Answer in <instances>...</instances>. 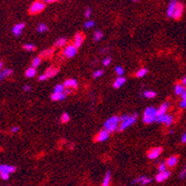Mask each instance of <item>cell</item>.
<instances>
[{"instance_id":"cell-55","label":"cell","mask_w":186,"mask_h":186,"mask_svg":"<svg viewBox=\"0 0 186 186\" xmlns=\"http://www.w3.org/2000/svg\"><path fill=\"white\" fill-rule=\"evenodd\" d=\"M173 133H174V130H173V129H170V130H169V134H170V135H172Z\"/></svg>"},{"instance_id":"cell-53","label":"cell","mask_w":186,"mask_h":186,"mask_svg":"<svg viewBox=\"0 0 186 186\" xmlns=\"http://www.w3.org/2000/svg\"><path fill=\"white\" fill-rule=\"evenodd\" d=\"M4 78H5V76H4L3 74H2V71H0V81L3 80Z\"/></svg>"},{"instance_id":"cell-14","label":"cell","mask_w":186,"mask_h":186,"mask_svg":"<svg viewBox=\"0 0 186 186\" xmlns=\"http://www.w3.org/2000/svg\"><path fill=\"white\" fill-rule=\"evenodd\" d=\"M182 13H183V4L181 3H178L177 7H176V9L174 11V14H173V19L175 20H179L181 16H182Z\"/></svg>"},{"instance_id":"cell-54","label":"cell","mask_w":186,"mask_h":186,"mask_svg":"<svg viewBox=\"0 0 186 186\" xmlns=\"http://www.w3.org/2000/svg\"><path fill=\"white\" fill-rule=\"evenodd\" d=\"M2 69H3V63H2L1 60H0V71H1Z\"/></svg>"},{"instance_id":"cell-1","label":"cell","mask_w":186,"mask_h":186,"mask_svg":"<svg viewBox=\"0 0 186 186\" xmlns=\"http://www.w3.org/2000/svg\"><path fill=\"white\" fill-rule=\"evenodd\" d=\"M119 124H120V118L117 115H114L110 118H108L105 122H104V125L103 128L104 129H106L109 133H113L115 132L116 129H118L119 127Z\"/></svg>"},{"instance_id":"cell-27","label":"cell","mask_w":186,"mask_h":186,"mask_svg":"<svg viewBox=\"0 0 186 186\" xmlns=\"http://www.w3.org/2000/svg\"><path fill=\"white\" fill-rule=\"evenodd\" d=\"M143 96L147 99H153L157 96V92H154L153 90H145L143 91Z\"/></svg>"},{"instance_id":"cell-36","label":"cell","mask_w":186,"mask_h":186,"mask_svg":"<svg viewBox=\"0 0 186 186\" xmlns=\"http://www.w3.org/2000/svg\"><path fill=\"white\" fill-rule=\"evenodd\" d=\"M124 73H125V71H124L123 67H121V66H116L115 67V74L118 76H122L124 74Z\"/></svg>"},{"instance_id":"cell-33","label":"cell","mask_w":186,"mask_h":186,"mask_svg":"<svg viewBox=\"0 0 186 186\" xmlns=\"http://www.w3.org/2000/svg\"><path fill=\"white\" fill-rule=\"evenodd\" d=\"M64 89H65V87H64V84H59L54 88V92H56V93H64Z\"/></svg>"},{"instance_id":"cell-21","label":"cell","mask_w":186,"mask_h":186,"mask_svg":"<svg viewBox=\"0 0 186 186\" xmlns=\"http://www.w3.org/2000/svg\"><path fill=\"white\" fill-rule=\"evenodd\" d=\"M125 83H126V78L122 75V76H118V77H117V78L115 79V81L114 82V85H113V86H114L115 88H121Z\"/></svg>"},{"instance_id":"cell-4","label":"cell","mask_w":186,"mask_h":186,"mask_svg":"<svg viewBox=\"0 0 186 186\" xmlns=\"http://www.w3.org/2000/svg\"><path fill=\"white\" fill-rule=\"evenodd\" d=\"M137 116H138L137 114H133L131 115H129L127 119L121 121L120 124H119V127H118V131H123V130H125L126 129H128L129 127L132 126L137 120Z\"/></svg>"},{"instance_id":"cell-45","label":"cell","mask_w":186,"mask_h":186,"mask_svg":"<svg viewBox=\"0 0 186 186\" xmlns=\"http://www.w3.org/2000/svg\"><path fill=\"white\" fill-rule=\"evenodd\" d=\"M46 79H49V78H48V76H46L45 74H41V75L38 77V80H39V81H45V80H46Z\"/></svg>"},{"instance_id":"cell-18","label":"cell","mask_w":186,"mask_h":186,"mask_svg":"<svg viewBox=\"0 0 186 186\" xmlns=\"http://www.w3.org/2000/svg\"><path fill=\"white\" fill-rule=\"evenodd\" d=\"M58 72H59V68L54 67V66H51V67H50L49 69H46L44 74H45L46 76H48V78H50V77L55 76V75L58 74Z\"/></svg>"},{"instance_id":"cell-44","label":"cell","mask_w":186,"mask_h":186,"mask_svg":"<svg viewBox=\"0 0 186 186\" xmlns=\"http://www.w3.org/2000/svg\"><path fill=\"white\" fill-rule=\"evenodd\" d=\"M180 107L181 108V109H185L186 108V98L181 99V101L180 102Z\"/></svg>"},{"instance_id":"cell-7","label":"cell","mask_w":186,"mask_h":186,"mask_svg":"<svg viewBox=\"0 0 186 186\" xmlns=\"http://www.w3.org/2000/svg\"><path fill=\"white\" fill-rule=\"evenodd\" d=\"M178 3H179L178 0H169L168 6H167V16L168 18H172L173 17V14H174V11L176 9V7H177Z\"/></svg>"},{"instance_id":"cell-3","label":"cell","mask_w":186,"mask_h":186,"mask_svg":"<svg viewBox=\"0 0 186 186\" xmlns=\"http://www.w3.org/2000/svg\"><path fill=\"white\" fill-rule=\"evenodd\" d=\"M46 8V3L42 0H37V1H35L31 4L30 8H29V13L32 15H36L38 13H41Z\"/></svg>"},{"instance_id":"cell-11","label":"cell","mask_w":186,"mask_h":186,"mask_svg":"<svg viewBox=\"0 0 186 186\" xmlns=\"http://www.w3.org/2000/svg\"><path fill=\"white\" fill-rule=\"evenodd\" d=\"M170 176V171L169 170H164V171H160L158 172V174L156 176V181L157 182H163L166 180H167V178H169Z\"/></svg>"},{"instance_id":"cell-8","label":"cell","mask_w":186,"mask_h":186,"mask_svg":"<svg viewBox=\"0 0 186 186\" xmlns=\"http://www.w3.org/2000/svg\"><path fill=\"white\" fill-rule=\"evenodd\" d=\"M163 149L162 147H154L153 149H151L148 153H147V156H148V158L151 159V160H153V159H157L160 154L162 153Z\"/></svg>"},{"instance_id":"cell-23","label":"cell","mask_w":186,"mask_h":186,"mask_svg":"<svg viewBox=\"0 0 186 186\" xmlns=\"http://www.w3.org/2000/svg\"><path fill=\"white\" fill-rule=\"evenodd\" d=\"M54 54V50L53 49H48V50H45L40 53L41 58H45V59H50L53 56Z\"/></svg>"},{"instance_id":"cell-47","label":"cell","mask_w":186,"mask_h":186,"mask_svg":"<svg viewBox=\"0 0 186 186\" xmlns=\"http://www.w3.org/2000/svg\"><path fill=\"white\" fill-rule=\"evenodd\" d=\"M72 92H73V89H72V88H65L64 93L65 95H69V94H71Z\"/></svg>"},{"instance_id":"cell-38","label":"cell","mask_w":186,"mask_h":186,"mask_svg":"<svg viewBox=\"0 0 186 186\" xmlns=\"http://www.w3.org/2000/svg\"><path fill=\"white\" fill-rule=\"evenodd\" d=\"M85 28H87V29H89V28H92L93 26L95 25V22H93V21H91V20H88V21H87L86 22H85Z\"/></svg>"},{"instance_id":"cell-24","label":"cell","mask_w":186,"mask_h":186,"mask_svg":"<svg viewBox=\"0 0 186 186\" xmlns=\"http://www.w3.org/2000/svg\"><path fill=\"white\" fill-rule=\"evenodd\" d=\"M36 68H35V67H30V68H28L27 70H26V72H25V76L26 77H28V78H32V77H34V76H36Z\"/></svg>"},{"instance_id":"cell-34","label":"cell","mask_w":186,"mask_h":186,"mask_svg":"<svg viewBox=\"0 0 186 186\" xmlns=\"http://www.w3.org/2000/svg\"><path fill=\"white\" fill-rule=\"evenodd\" d=\"M60 121L63 122V123H67L70 121V115L67 114V113H64L63 115H61L60 117Z\"/></svg>"},{"instance_id":"cell-19","label":"cell","mask_w":186,"mask_h":186,"mask_svg":"<svg viewBox=\"0 0 186 186\" xmlns=\"http://www.w3.org/2000/svg\"><path fill=\"white\" fill-rule=\"evenodd\" d=\"M178 160H179V157L177 156H171L169 158H167V160L166 161L167 166L169 167H175L177 165Z\"/></svg>"},{"instance_id":"cell-31","label":"cell","mask_w":186,"mask_h":186,"mask_svg":"<svg viewBox=\"0 0 186 186\" xmlns=\"http://www.w3.org/2000/svg\"><path fill=\"white\" fill-rule=\"evenodd\" d=\"M23 49L26 51H34L36 50V46L34 44H31V43H27L23 45Z\"/></svg>"},{"instance_id":"cell-43","label":"cell","mask_w":186,"mask_h":186,"mask_svg":"<svg viewBox=\"0 0 186 186\" xmlns=\"http://www.w3.org/2000/svg\"><path fill=\"white\" fill-rule=\"evenodd\" d=\"M0 176H1V178L5 181L9 180V173H7V172H0Z\"/></svg>"},{"instance_id":"cell-35","label":"cell","mask_w":186,"mask_h":186,"mask_svg":"<svg viewBox=\"0 0 186 186\" xmlns=\"http://www.w3.org/2000/svg\"><path fill=\"white\" fill-rule=\"evenodd\" d=\"M2 74L5 76V78H6V77H9L13 74V71L11 69H9V68H7V69H4L2 71Z\"/></svg>"},{"instance_id":"cell-6","label":"cell","mask_w":186,"mask_h":186,"mask_svg":"<svg viewBox=\"0 0 186 186\" xmlns=\"http://www.w3.org/2000/svg\"><path fill=\"white\" fill-rule=\"evenodd\" d=\"M77 52V48L74 44H68L64 46V56L65 58H73Z\"/></svg>"},{"instance_id":"cell-12","label":"cell","mask_w":186,"mask_h":186,"mask_svg":"<svg viewBox=\"0 0 186 186\" xmlns=\"http://www.w3.org/2000/svg\"><path fill=\"white\" fill-rule=\"evenodd\" d=\"M84 39H85V36L82 33H77L75 34L74 36V45L76 46L77 49L80 48L82 46L83 42H84Z\"/></svg>"},{"instance_id":"cell-32","label":"cell","mask_w":186,"mask_h":186,"mask_svg":"<svg viewBox=\"0 0 186 186\" xmlns=\"http://www.w3.org/2000/svg\"><path fill=\"white\" fill-rule=\"evenodd\" d=\"M103 36V34L101 32L100 30H96L95 33H94V36H93V39H94L95 41H100Z\"/></svg>"},{"instance_id":"cell-10","label":"cell","mask_w":186,"mask_h":186,"mask_svg":"<svg viewBox=\"0 0 186 186\" xmlns=\"http://www.w3.org/2000/svg\"><path fill=\"white\" fill-rule=\"evenodd\" d=\"M25 27V23L23 22H20V23H17L15 24L12 28V33L15 36H20L22 33V31Z\"/></svg>"},{"instance_id":"cell-22","label":"cell","mask_w":186,"mask_h":186,"mask_svg":"<svg viewBox=\"0 0 186 186\" xmlns=\"http://www.w3.org/2000/svg\"><path fill=\"white\" fill-rule=\"evenodd\" d=\"M185 90V86L182 85L181 83H177L174 87V92L176 95H179V96H181L182 93L184 92Z\"/></svg>"},{"instance_id":"cell-25","label":"cell","mask_w":186,"mask_h":186,"mask_svg":"<svg viewBox=\"0 0 186 186\" xmlns=\"http://www.w3.org/2000/svg\"><path fill=\"white\" fill-rule=\"evenodd\" d=\"M66 43H67L66 38L60 37V38H59V39L56 40V42L54 43V46H56V48H63V46H66Z\"/></svg>"},{"instance_id":"cell-56","label":"cell","mask_w":186,"mask_h":186,"mask_svg":"<svg viewBox=\"0 0 186 186\" xmlns=\"http://www.w3.org/2000/svg\"><path fill=\"white\" fill-rule=\"evenodd\" d=\"M132 1H137V0H132Z\"/></svg>"},{"instance_id":"cell-16","label":"cell","mask_w":186,"mask_h":186,"mask_svg":"<svg viewBox=\"0 0 186 186\" xmlns=\"http://www.w3.org/2000/svg\"><path fill=\"white\" fill-rule=\"evenodd\" d=\"M152 181V180L146 176H141V177H138L136 178L132 183H140V184H142V185H146V184H149L150 182Z\"/></svg>"},{"instance_id":"cell-51","label":"cell","mask_w":186,"mask_h":186,"mask_svg":"<svg viewBox=\"0 0 186 186\" xmlns=\"http://www.w3.org/2000/svg\"><path fill=\"white\" fill-rule=\"evenodd\" d=\"M129 115H124L120 116V117H119V118H120V122L123 121V120H125V119H127V118L129 117Z\"/></svg>"},{"instance_id":"cell-37","label":"cell","mask_w":186,"mask_h":186,"mask_svg":"<svg viewBox=\"0 0 186 186\" xmlns=\"http://www.w3.org/2000/svg\"><path fill=\"white\" fill-rule=\"evenodd\" d=\"M102 74H103V70H96V71H94L92 75H93V77H95V78H99V77H101Z\"/></svg>"},{"instance_id":"cell-26","label":"cell","mask_w":186,"mask_h":186,"mask_svg":"<svg viewBox=\"0 0 186 186\" xmlns=\"http://www.w3.org/2000/svg\"><path fill=\"white\" fill-rule=\"evenodd\" d=\"M110 182H111V172L108 171V172L105 174V177H104V179H103V181H102V186H109V185H110Z\"/></svg>"},{"instance_id":"cell-29","label":"cell","mask_w":186,"mask_h":186,"mask_svg":"<svg viewBox=\"0 0 186 186\" xmlns=\"http://www.w3.org/2000/svg\"><path fill=\"white\" fill-rule=\"evenodd\" d=\"M37 32L38 33H40V34H42V33H45V32H46V31H49V27L46 26L45 23H40V24H38V26H37Z\"/></svg>"},{"instance_id":"cell-52","label":"cell","mask_w":186,"mask_h":186,"mask_svg":"<svg viewBox=\"0 0 186 186\" xmlns=\"http://www.w3.org/2000/svg\"><path fill=\"white\" fill-rule=\"evenodd\" d=\"M181 83L182 85H184V86H186V75H185V76L183 77V78L181 79Z\"/></svg>"},{"instance_id":"cell-13","label":"cell","mask_w":186,"mask_h":186,"mask_svg":"<svg viewBox=\"0 0 186 186\" xmlns=\"http://www.w3.org/2000/svg\"><path fill=\"white\" fill-rule=\"evenodd\" d=\"M64 87L65 88H72V89H75L78 88V81H77L76 79H67L64 81Z\"/></svg>"},{"instance_id":"cell-17","label":"cell","mask_w":186,"mask_h":186,"mask_svg":"<svg viewBox=\"0 0 186 186\" xmlns=\"http://www.w3.org/2000/svg\"><path fill=\"white\" fill-rule=\"evenodd\" d=\"M16 167L9 165H0V172H7V173H13Z\"/></svg>"},{"instance_id":"cell-46","label":"cell","mask_w":186,"mask_h":186,"mask_svg":"<svg viewBox=\"0 0 186 186\" xmlns=\"http://www.w3.org/2000/svg\"><path fill=\"white\" fill-rule=\"evenodd\" d=\"M19 130H20V128H19L18 126H15V127L11 128V129H10V131H11L12 133H16V132H18Z\"/></svg>"},{"instance_id":"cell-42","label":"cell","mask_w":186,"mask_h":186,"mask_svg":"<svg viewBox=\"0 0 186 186\" xmlns=\"http://www.w3.org/2000/svg\"><path fill=\"white\" fill-rule=\"evenodd\" d=\"M91 9L90 8H88V9H86V10H85V17L86 18H90V16H91Z\"/></svg>"},{"instance_id":"cell-50","label":"cell","mask_w":186,"mask_h":186,"mask_svg":"<svg viewBox=\"0 0 186 186\" xmlns=\"http://www.w3.org/2000/svg\"><path fill=\"white\" fill-rule=\"evenodd\" d=\"M42 1H44V2L46 4V3H53V2H57V1H60V0H42Z\"/></svg>"},{"instance_id":"cell-9","label":"cell","mask_w":186,"mask_h":186,"mask_svg":"<svg viewBox=\"0 0 186 186\" xmlns=\"http://www.w3.org/2000/svg\"><path fill=\"white\" fill-rule=\"evenodd\" d=\"M109 132H108L106 129H103V130H101L95 137V142L97 143H103L105 141H107L108 138H109Z\"/></svg>"},{"instance_id":"cell-30","label":"cell","mask_w":186,"mask_h":186,"mask_svg":"<svg viewBox=\"0 0 186 186\" xmlns=\"http://www.w3.org/2000/svg\"><path fill=\"white\" fill-rule=\"evenodd\" d=\"M41 61H42V58L41 57H35L32 60V66L36 68L41 64Z\"/></svg>"},{"instance_id":"cell-49","label":"cell","mask_w":186,"mask_h":186,"mask_svg":"<svg viewBox=\"0 0 186 186\" xmlns=\"http://www.w3.org/2000/svg\"><path fill=\"white\" fill-rule=\"evenodd\" d=\"M181 143H186V131L183 133V135L181 136Z\"/></svg>"},{"instance_id":"cell-41","label":"cell","mask_w":186,"mask_h":186,"mask_svg":"<svg viewBox=\"0 0 186 186\" xmlns=\"http://www.w3.org/2000/svg\"><path fill=\"white\" fill-rule=\"evenodd\" d=\"M185 177H186V164L184 165L182 170H181V173H180V178H181V179H184Z\"/></svg>"},{"instance_id":"cell-28","label":"cell","mask_w":186,"mask_h":186,"mask_svg":"<svg viewBox=\"0 0 186 186\" xmlns=\"http://www.w3.org/2000/svg\"><path fill=\"white\" fill-rule=\"evenodd\" d=\"M147 73H148V70H147L146 68H142V69H140V70L137 71L136 76L139 77V78H142V77H143V76L146 75Z\"/></svg>"},{"instance_id":"cell-20","label":"cell","mask_w":186,"mask_h":186,"mask_svg":"<svg viewBox=\"0 0 186 186\" xmlns=\"http://www.w3.org/2000/svg\"><path fill=\"white\" fill-rule=\"evenodd\" d=\"M66 95L64 93H56V92H53L51 96H50V99L54 102H58V101H64L65 99Z\"/></svg>"},{"instance_id":"cell-15","label":"cell","mask_w":186,"mask_h":186,"mask_svg":"<svg viewBox=\"0 0 186 186\" xmlns=\"http://www.w3.org/2000/svg\"><path fill=\"white\" fill-rule=\"evenodd\" d=\"M169 106H170V104H169L168 102H166L162 103L160 105V107L157 109V116H160V115H163L167 114V110L169 109Z\"/></svg>"},{"instance_id":"cell-48","label":"cell","mask_w":186,"mask_h":186,"mask_svg":"<svg viewBox=\"0 0 186 186\" xmlns=\"http://www.w3.org/2000/svg\"><path fill=\"white\" fill-rule=\"evenodd\" d=\"M31 86H29V85H25L24 87H23V90L24 91H26V92H29V91H31Z\"/></svg>"},{"instance_id":"cell-40","label":"cell","mask_w":186,"mask_h":186,"mask_svg":"<svg viewBox=\"0 0 186 186\" xmlns=\"http://www.w3.org/2000/svg\"><path fill=\"white\" fill-rule=\"evenodd\" d=\"M111 61H112V59L110 57H106L103 60H102V64L104 66H108L110 64H111Z\"/></svg>"},{"instance_id":"cell-5","label":"cell","mask_w":186,"mask_h":186,"mask_svg":"<svg viewBox=\"0 0 186 186\" xmlns=\"http://www.w3.org/2000/svg\"><path fill=\"white\" fill-rule=\"evenodd\" d=\"M157 122L158 123H163L165 126L167 127H169L172 125V123L174 121V118L171 115H168L167 113L163 115H160V116H157V119H156Z\"/></svg>"},{"instance_id":"cell-39","label":"cell","mask_w":186,"mask_h":186,"mask_svg":"<svg viewBox=\"0 0 186 186\" xmlns=\"http://www.w3.org/2000/svg\"><path fill=\"white\" fill-rule=\"evenodd\" d=\"M167 163L166 162H162V163H160L159 164V166H158V171L160 172V171H164V170H166L167 169Z\"/></svg>"},{"instance_id":"cell-2","label":"cell","mask_w":186,"mask_h":186,"mask_svg":"<svg viewBox=\"0 0 186 186\" xmlns=\"http://www.w3.org/2000/svg\"><path fill=\"white\" fill-rule=\"evenodd\" d=\"M157 116V109H156L154 107H148L145 109V111L143 112V121L145 124H151L153 121H156Z\"/></svg>"}]
</instances>
